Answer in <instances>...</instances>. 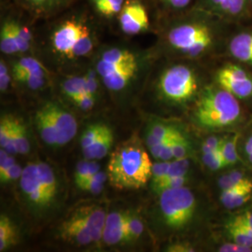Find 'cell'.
<instances>
[{
    "label": "cell",
    "instance_id": "obj_16",
    "mask_svg": "<svg viewBox=\"0 0 252 252\" xmlns=\"http://www.w3.org/2000/svg\"><path fill=\"white\" fill-rule=\"evenodd\" d=\"M239 136H240V131L228 132L220 149V153L222 154V157L225 161L226 168L235 167L239 163H243L238 151Z\"/></svg>",
    "mask_w": 252,
    "mask_h": 252
},
{
    "label": "cell",
    "instance_id": "obj_51",
    "mask_svg": "<svg viewBox=\"0 0 252 252\" xmlns=\"http://www.w3.org/2000/svg\"><path fill=\"white\" fill-rule=\"evenodd\" d=\"M167 252H194L193 248L187 243L172 244L167 247Z\"/></svg>",
    "mask_w": 252,
    "mask_h": 252
},
{
    "label": "cell",
    "instance_id": "obj_20",
    "mask_svg": "<svg viewBox=\"0 0 252 252\" xmlns=\"http://www.w3.org/2000/svg\"><path fill=\"white\" fill-rule=\"evenodd\" d=\"M137 63L131 64L126 68L112 73L102 78L105 86L111 91H121L125 89L127 84L135 77L137 71Z\"/></svg>",
    "mask_w": 252,
    "mask_h": 252
},
{
    "label": "cell",
    "instance_id": "obj_48",
    "mask_svg": "<svg viewBox=\"0 0 252 252\" xmlns=\"http://www.w3.org/2000/svg\"><path fill=\"white\" fill-rule=\"evenodd\" d=\"M85 80H86V92L90 93L92 94H94L95 92L97 90V86H98V81L95 76V72L88 73L85 76Z\"/></svg>",
    "mask_w": 252,
    "mask_h": 252
},
{
    "label": "cell",
    "instance_id": "obj_24",
    "mask_svg": "<svg viewBox=\"0 0 252 252\" xmlns=\"http://www.w3.org/2000/svg\"><path fill=\"white\" fill-rule=\"evenodd\" d=\"M227 240L252 249V234L231 220H227L224 224Z\"/></svg>",
    "mask_w": 252,
    "mask_h": 252
},
{
    "label": "cell",
    "instance_id": "obj_47",
    "mask_svg": "<svg viewBox=\"0 0 252 252\" xmlns=\"http://www.w3.org/2000/svg\"><path fill=\"white\" fill-rule=\"evenodd\" d=\"M10 82V75L9 74L8 66L3 60L0 63V90L1 92L7 90Z\"/></svg>",
    "mask_w": 252,
    "mask_h": 252
},
{
    "label": "cell",
    "instance_id": "obj_39",
    "mask_svg": "<svg viewBox=\"0 0 252 252\" xmlns=\"http://www.w3.org/2000/svg\"><path fill=\"white\" fill-rule=\"evenodd\" d=\"M189 175L187 176H180V177H174L170 179H166V180L162 181L158 186L154 187L153 190L157 193L158 195L166 189H176V188H180V187H184L187 185V183L189 182Z\"/></svg>",
    "mask_w": 252,
    "mask_h": 252
},
{
    "label": "cell",
    "instance_id": "obj_30",
    "mask_svg": "<svg viewBox=\"0 0 252 252\" xmlns=\"http://www.w3.org/2000/svg\"><path fill=\"white\" fill-rule=\"evenodd\" d=\"M12 31L14 33V36L16 38L17 44H18L19 51L20 53H24L29 50L30 42L32 40V35L28 28L22 26L19 22L14 20H9Z\"/></svg>",
    "mask_w": 252,
    "mask_h": 252
},
{
    "label": "cell",
    "instance_id": "obj_43",
    "mask_svg": "<svg viewBox=\"0 0 252 252\" xmlns=\"http://www.w3.org/2000/svg\"><path fill=\"white\" fill-rule=\"evenodd\" d=\"M73 102L82 110H89L94 105V96L88 92H83L71 98Z\"/></svg>",
    "mask_w": 252,
    "mask_h": 252
},
{
    "label": "cell",
    "instance_id": "obj_22",
    "mask_svg": "<svg viewBox=\"0 0 252 252\" xmlns=\"http://www.w3.org/2000/svg\"><path fill=\"white\" fill-rule=\"evenodd\" d=\"M36 168L39 180L41 181L46 194L48 198L51 200V202H53L57 193V181L55 179L54 171L51 168V166L45 162H36Z\"/></svg>",
    "mask_w": 252,
    "mask_h": 252
},
{
    "label": "cell",
    "instance_id": "obj_27",
    "mask_svg": "<svg viewBox=\"0 0 252 252\" xmlns=\"http://www.w3.org/2000/svg\"><path fill=\"white\" fill-rule=\"evenodd\" d=\"M19 1L31 11L35 13L44 14L60 8L67 0H19Z\"/></svg>",
    "mask_w": 252,
    "mask_h": 252
},
{
    "label": "cell",
    "instance_id": "obj_37",
    "mask_svg": "<svg viewBox=\"0 0 252 252\" xmlns=\"http://www.w3.org/2000/svg\"><path fill=\"white\" fill-rule=\"evenodd\" d=\"M13 77L16 81L26 84L30 89L36 90L44 86L45 84L46 74H36V73H17L13 74Z\"/></svg>",
    "mask_w": 252,
    "mask_h": 252
},
{
    "label": "cell",
    "instance_id": "obj_19",
    "mask_svg": "<svg viewBox=\"0 0 252 252\" xmlns=\"http://www.w3.org/2000/svg\"><path fill=\"white\" fill-rule=\"evenodd\" d=\"M252 182V176L249 174V172L237 166H235V168H228V170L220 175L217 180L218 187L220 191Z\"/></svg>",
    "mask_w": 252,
    "mask_h": 252
},
{
    "label": "cell",
    "instance_id": "obj_33",
    "mask_svg": "<svg viewBox=\"0 0 252 252\" xmlns=\"http://www.w3.org/2000/svg\"><path fill=\"white\" fill-rule=\"evenodd\" d=\"M14 141L17 153L27 154L29 153L30 144L27 137V128L19 120L14 119Z\"/></svg>",
    "mask_w": 252,
    "mask_h": 252
},
{
    "label": "cell",
    "instance_id": "obj_14",
    "mask_svg": "<svg viewBox=\"0 0 252 252\" xmlns=\"http://www.w3.org/2000/svg\"><path fill=\"white\" fill-rule=\"evenodd\" d=\"M61 235L63 239L81 246H86L93 242L84 221L76 214L61 226Z\"/></svg>",
    "mask_w": 252,
    "mask_h": 252
},
{
    "label": "cell",
    "instance_id": "obj_21",
    "mask_svg": "<svg viewBox=\"0 0 252 252\" xmlns=\"http://www.w3.org/2000/svg\"><path fill=\"white\" fill-rule=\"evenodd\" d=\"M176 128V126L164 123L153 124V126L150 127L146 138V143L149 149L155 145L160 144L170 139L174 135Z\"/></svg>",
    "mask_w": 252,
    "mask_h": 252
},
{
    "label": "cell",
    "instance_id": "obj_44",
    "mask_svg": "<svg viewBox=\"0 0 252 252\" xmlns=\"http://www.w3.org/2000/svg\"><path fill=\"white\" fill-rule=\"evenodd\" d=\"M90 162L91 160L85 159L84 161H81L77 164L75 176H74L76 185H79L80 183L83 182L84 180H86L89 178Z\"/></svg>",
    "mask_w": 252,
    "mask_h": 252
},
{
    "label": "cell",
    "instance_id": "obj_52",
    "mask_svg": "<svg viewBox=\"0 0 252 252\" xmlns=\"http://www.w3.org/2000/svg\"><path fill=\"white\" fill-rule=\"evenodd\" d=\"M250 3H252V0H250Z\"/></svg>",
    "mask_w": 252,
    "mask_h": 252
},
{
    "label": "cell",
    "instance_id": "obj_13",
    "mask_svg": "<svg viewBox=\"0 0 252 252\" xmlns=\"http://www.w3.org/2000/svg\"><path fill=\"white\" fill-rule=\"evenodd\" d=\"M127 214L111 212L106 219L103 233V242L108 246H114L127 241Z\"/></svg>",
    "mask_w": 252,
    "mask_h": 252
},
{
    "label": "cell",
    "instance_id": "obj_10",
    "mask_svg": "<svg viewBox=\"0 0 252 252\" xmlns=\"http://www.w3.org/2000/svg\"><path fill=\"white\" fill-rule=\"evenodd\" d=\"M45 107L54 121V126L57 131V146H63L68 143L77 134L78 125L76 119L71 113L60 108L56 104L48 103Z\"/></svg>",
    "mask_w": 252,
    "mask_h": 252
},
{
    "label": "cell",
    "instance_id": "obj_18",
    "mask_svg": "<svg viewBox=\"0 0 252 252\" xmlns=\"http://www.w3.org/2000/svg\"><path fill=\"white\" fill-rule=\"evenodd\" d=\"M113 144V133L107 126L98 139L90 148L83 150L82 153L87 160H100L107 156L110 148Z\"/></svg>",
    "mask_w": 252,
    "mask_h": 252
},
{
    "label": "cell",
    "instance_id": "obj_1",
    "mask_svg": "<svg viewBox=\"0 0 252 252\" xmlns=\"http://www.w3.org/2000/svg\"><path fill=\"white\" fill-rule=\"evenodd\" d=\"M223 21L226 20L203 10L202 14L172 24L166 33V41L180 54L188 58H198L223 40Z\"/></svg>",
    "mask_w": 252,
    "mask_h": 252
},
{
    "label": "cell",
    "instance_id": "obj_3",
    "mask_svg": "<svg viewBox=\"0 0 252 252\" xmlns=\"http://www.w3.org/2000/svg\"><path fill=\"white\" fill-rule=\"evenodd\" d=\"M152 168L153 163L141 142L132 137L111 153L108 180L116 189H140L152 179Z\"/></svg>",
    "mask_w": 252,
    "mask_h": 252
},
{
    "label": "cell",
    "instance_id": "obj_26",
    "mask_svg": "<svg viewBox=\"0 0 252 252\" xmlns=\"http://www.w3.org/2000/svg\"><path fill=\"white\" fill-rule=\"evenodd\" d=\"M0 49L3 54H14L20 53L18 44L12 31L10 21H5L0 32Z\"/></svg>",
    "mask_w": 252,
    "mask_h": 252
},
{
    "label": "cell",
    "instance_id": "obj_41",
    "mask_svg": "<svg viewBox=\"0 0 252 252\" xmlns=\"http://www.w3.org/2000/svg\"><path fill=\"white\" fill-rule=\"evenodd\" d=\"M14 119L10 116H2L0 121V145L5 148L13 133Z\"/></svg>",
    "mask_w": 252,
    "mask_h": 252
},
{
    "label": "cell",
    "instance_id": "obj_6",
    "mask_svg": "<svg viewBox=\"0 0 252 252\" xmlns=\"http://www.w3.org/2000/svg\"><path fill=\"white\" fill-rule=\"evenodd\" d=\"M54 50L68 58L90 54L94 38L90 28L79 20H67L55 29L52 37Z\"/></svg>",
    "mask_w": 252,
    "mask_h": 252
},
{
    "label": "cell",
    "instance_id": "obj_7",
    "mask_svg": "<svg viewBox=\"0 0 252 252\" xmlns=\"http://www.w3.org/2000/svg\"><path fill=\"white\" fill-rule=\"evenodd\" d=\"M215 83L242 102H252V72L242 63H228L218 69Z\"/></svg>",
    "mask_w": 252,
    "mask_h": 252
},
{
    "label": "cell",
    "instance_id": "obj_11",
    "mask_svg": "<svg viewBox=\"0 0 252 252\" xmlns=\"http://www.w3.org/2000/svg\"><path fill=\"white\" fill-rule=\"evenodd\" d=\"M228 54L235 61L252 67V29L231 36L227 44Z\"/></svg>",
    "mask_w": 252,
    "mask_h": 252
},
{
    "label": "cell",
    "instance_id": "obj_38",
    "mask_svg": "<svg viewBox=\"0 0 252 252\" xmlns=\"http://www.w3.org/2000/svg\"><path fill=\"white\" fill-rule=\"evenodd\" d=\"M126 228H127V241L133 242L137 240L142 234L144 230V226L141 220L135 215L127 214V221H126Z\"/></svg>",
    "mask_w": 252,
    "mask_h": 252
},
{
    "label": "cell",
    "instance_id": "obj_2",
    "mask_svg": "<svg viewBox=\"0 0 252 252\" xmlns=\"http://www.w3.org/2000/svg\"><path fill=\"white\" fill-rule=\"evenodd\" d=\"M193 118L205 130L228 133L243 124L245 113L241 101L215 83L201 91Z\"/></svg>",
    "mask_w": 252,
    "mask_h": 252
},
{
    "label": "cell",
    "instance_id": "obj_32",
    "mask_svg": "<svg viewBox=\"0 0 252 252\" xmlns=\"http://www.w3.org/2000/svg\"><path fill=\"white\" fill-rule=\"evenodd\" d=\"M107 178L108 176L105 172H97L95 175L91 177L90 179L79 184L78 188L81 190L88 191L91 193H94V194L99 193L104 189V184L107 180Z\"/></svg>",
    "mask_w": 252,
    "mask_h": 252
},
{
    "label": "cell",
    "instance_id": "obj_49",
    "mask_svg": "<svg viewBox=\"0 0 252 252\" xmlns=\"http://www.w3.org/2000/svg\"><path fill=\"white\" fill-rule=\"evenodd\" d=\"M232 217L245 224L252 227V208L246 209L238 214H234V216Z\"/></svg>",
    "mask_w": 252,
    "mask_h": 252
},
{
    "label": "cell",
    "instance_id": "obj_4",
    "mask_svg": "<svg viewBox=\"0 0 252 252\" xmlns=\"http://www.w3.org/2000/svg\"><path fill=\"white\" fill-rule=\"evenodd\" d=\"M198 199L187 186L166 189L159 194V207L163 224L172 231H181L193 221Z\"/></svg>",
    "mask_w": 252,
    "mask_h": 252
},
{
    "label": "cell",
    "instance_id": "obj_28",
    "mask_svg": "<svg viewBox=\"0 0 252 252\" xmlns=\"http://www.w3.org/2000/svg\"><path fill=\"white\" fill-rule=\"evenodd\" d=\"M16 232L7 216L0 218V252H4L16 243Z\"/></svg>",
    "mask_w": 252,
    "mask_h": 252
},
{
    "label": "cell",
    "instance_id": "obj_40",
    "mask_svg": "<svg viewBox=\"0 0 252 252\" xmlns=\"http://www.w3.org/2000/svg\"><path fill=\"white\" fill-rule=\"evenodd\" d=\"M227 133H214L204 140L201 146L202 153H211L219 151L222 145Z\"/></svg>",
    "mask_w": 252,
    "mask_h": 252
},
{
    "label": "cell",
    "instance_id": "obj_50",
    "mask_svg": "<svg viewBox=\"0 0 252 252\" xmlns=\"http://www.w3.org/2000/svg\"><path fill=\"white\" fill-rule=\"evenodd\" d=\"M162 1L171 9H182L189 6V3L192 0H162Z\"/></svg>",
    "mask_w": 252,
    "mask_h": 252
},
{
    "label": "cell",
    "instance_id": "obj_8",
    "mask_svg": "<svg viewBox=\"0 0 252 252\" xmlns=\"http://www.w3.org/2000/svg\"><path fill=\"white\" fill-rule=\"evenodd\" d=\"M20 184L24 194L34 207L46 208L52 204L39 180L36 162H30L24 168L20 178Z\"/></svg>",
    "mask_w": 252,
    "mask_h": 252
},
{
    "label": "cell",
    "instance_id": "obj_45",
    "mask_svg": "<svg viewBox=\"0 0 252 252\" xmlns=\"http://www.w3.org/2000/svg\"><path fill=\"white\" fill-rule=\"evenodd\" d=\"M23 170L24 169L21 167L20 164L15 163L5 173L0 175L1 183H8V182H10L12 180H17L19 178H21L22 174H23Z\"/></svg>",
    "mask_w": 252,
    "mask_h": 252
},
{
    "label": "cell",
    "instance_id": "obj_34",
    "mask_svg": "<svg viewBox=\"0 0 252 252\" xmlns=\"http://www.w3.org/2000/svg\"><path fill=\"white\" fill-rule=\"evenodd\" d=\"M107 126L103 124H94L88 126L81 135V145L82 151L90 148L98 139L101 134L104 132Z\"/></svg>",
    "mask_w": 252,
    "mask_h": 252
},
{
    "label": "cell",
    "instance_id": "obj_36",
    "mask_svg": "<svg viewBox=\"0 0 252 252\" xmlns=\"http://www.w3.org/2000/svg\"><path fill=\"white\" fill-rule=\"evenodd\" d=\"M202 162L208 170L212 172L220 171L226 168L225 161L220 151L202 153Z\"/></svg>",
    "mask_w": 252,
    "mask_h": 252
},
{
    "label": "cell",
    "instance_id": "obj_46",
    "mask_svg": "<svg viewBox=\"0 0 252 252\" xmlns=\"http://www.w3.org/2000/svg\"><path fill=\"white\" fill-rule=\"evenodd\" d=\"M217 252H252V249L234 243L233 241L227 240L224 243L218 247Z\"/></svg>",
    "mask_w": 252,
    "mask_h": 252
},
{
    "label": "cell",
    "instance_id": "obj_25",
    "mask_svg": "<svg viewBox=\"0 0 252 252\" xmlns=\"http://www.w3.org/2000/svg\"><path fill=\"white\" fill-rule=\"evenodd\" d=\"M172 149L174 154V160L189 158L192 153L191 143L188 136L179 128L176 129L175 134L172 137Z\"/></svg>",
    "mask_w": 252,
    "mask_h": 252
},
{
    "label": "cell",
    "instance_id": "obj_29",
    "mask_svg": "<svg viewBox=\"0 0 252 252\" xmlns=\"http://www.w3.org/2000/svg\"><path fill=\"white\" fill-rule=\"evenodd\" d=\"M98 13L105 17L120 14L125 6V0H92Z\"/></svg>",
    "mask_w": 252,
    "mask_h": 252
},
{
    "label": "cell",
    "instance_id": "obj_31",
    "mask_svg": "<svg viewBox=\"0 0 252 252\" xmlns=\"http://www.w3.org/2000/svg\"><path fill=\"white\" fill-rule=\"evenodd\" d=\"M17 73H36L46 74L45 68L35 58L25 57L13 65V74Z\"/></svg>",
    "mask_w": 252,
    "mask_h": 252
},
{
    "label": "cell",
    "instance_id": "obj_35",
    "mask_svg": "<svg viewBox=\"0 0 252 252\" xmlns=\"http://www.w3.org/2000/svg\"><path fill=\"white\" fill-rule=\"evenodd\" d=\"M63 92L71 99L74 96L86 92V80L84 77H72L63 81Z\"/></svg>",
    "mask_w": 252,
    "mask_h": 252
},
{
    "label": "cell",
    "instance_id": "obj_42",
    "mask_svg": "<svg viewBox=\"0 0 252 252\" xmlns=\"http://www.w3.org/2000/svg\"><path fill=\"white\" fill-rule=\"evenodd\" d=\"M170 162H165V161H160V162H155L153 164L152 168V188L156 187L159 185L162 180L165 178L168 169L170 167Z\"/></svg>",
    "mask_w": 252,
    "mask_h": 252
},
{
    "label": "cell",
    "instance_id": "obj_9",
    "mask_svg": "<svg viewBox=\"0 0 252 252\" xmlns=\"http://www.w3.org/2000/svg\"><path fill=\"white\" fill-rule=\"evenodd\" d=\"M120 27L127 35H136L150 27V20L144 6L138 1H132L124 6L120 13Z\"/></svg>",
    "mask_w": 252,
    "mask_h": 252
},
{
    "label": "cell",
    "instance_id": "obj_15",
    "mask_svg": "<svg viewBox=\"0 0 252 252\" xmlns=\"http://www.w3.org/2000/svg\"><path fill=\"white\" fill-rule=\"evenodd\" d=\"M252 198V182L221 190L220 202L227 210H235L243 207Z\"/></svg>",
    "mask_w": 252,
    "mask_h": 252
},
{
    "label": "cell",
    "instance_id": "obj_17",
    "mask_svg": "<svg viewBox=\"0 0 252 252\" xmlns=\"http://www.w3.org/2000/svg\"><path fill=\"white\" fill-rule=\"evenodd\" d=\"M36 125L38 133L46 144L57 146V131L55 129L54 121L45 106L36 112Z\"/></svg>",
    "mask_w": 252,
    "mask_h": 252
},
{
    "label": "cell",
    "instance_id": "obj_12",
    "mask_svg": "<svg viewBox=\"0 0 252 252\" xmlns=\"http://www.w3.org/2000/svg\"><path fill=\"white\" fill-rule=\"evenodd\" d=\"M75 214L84 221L93 242L99 243L103 239V233L107 219L104 209L95 206H84L80 207Z\"/></svg>",
    "mask_w": 252,
    "mask_h": 252
},
{
    "label": "cell",
    "instance_id": "obj_5",
    "mask_svg": "<svg viewBox=\"0 0 252 252\" xmlns=\"http://www.w3.org/2000/svg\"><path fill=\"white\" fill-rule=\"evenodd\" d=\"M158 87L167 102L183 105L194 99L198 94L199 76L189 65L174 64L162 72Z\"/></svg>",
    "mask_w": 252,
    "mask_h": 252
},
{
    "label": "cell",
    "instance_id": "obj_23",
    "mask_svg": "<svg viewBox=\"0 0 252 252\" xmlns=\"http://www.w3.org/2000/svg\"><path fill=\"white\" fill-rule=\"evenodd\" d=\"M238 151L243 163L252 170V120L240 131Z\"/></svg>",
    "mask_w": 252,
    "mask_h": 252
}]
</instances>
